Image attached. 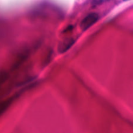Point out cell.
<instances>
[{
	"label": "cell",
	"mask_w": 133,
	"mask_h": 133,
	"mask_svg": "<svg viewBox=\"0 0 133 133\" xmlns=\"http://www.w3.org/2000/svg\"><path fill=\"white\" fill-rule=\"evenodd\" d=\"M99 16L97 12H90L84 17L82 21L81 22L80 27L83 31H85L90 28L92 26L96 23H97L99 20Z\"/></svg>",
	"instance_id": "1"
},
{
	"label": "cell",
	"mask_w": 133,
	"mask_h": 133,
	"mask_svg": "<svg viewBox=\"0 0 133 133\" xmlns=\"http://www.w3.org/2000/svg\"><path fill=\"white\" fill-rule=\"evenodd\" d=\"M75 41H76L75 39L72 37L68 38H66L61 41L58 45V53H61V54L66 53L74 45Z\"/></svg>",
	"instance_id": "2"
}]
</instances>
